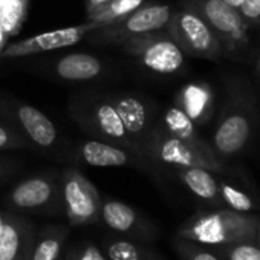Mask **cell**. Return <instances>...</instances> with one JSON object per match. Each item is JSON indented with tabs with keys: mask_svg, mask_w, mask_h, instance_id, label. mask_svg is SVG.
<instances>
[{
	"mask_svg": "<svg viewBox=\"0 0 260 260\" xmlns=\"http://www.w3.org/2000/svg\"><path fill=\"white\" fill-rule=\"evenodd\" d=\"M258 125V109L248 80L234 77L226 84L225 103L213 134L211 149L219 161L240 158L251 146Z\"/></svg>",
	"mask_w": 260,
	"mask_h": 260,
	"instance_id": "1",
	"label": "cell"
},
{
	"mask_svg": "<svg viewBox=\"0 0 260 260\" xmlns=\"http://www.w3.org/2000/svg\"><path fill=\"white\" fill-rule=\"evenodd\" d=\"M260 214L237 213L228 208H207L182 222L176 237L205 246H220L237 242H252Z\"/></svg>",
	"mask_w": 260,
	"mask_h": 260,
	"instance_id": "2",
	"label": "cell"
},
{
	"mask_svg": "<svg viewBox=\"0 0 260 260\" xmlns=\"http://www.w3.org/2000/svg\"><path fill=\"white\" fill-rule=\"evenodd\" d=\"M144 155L147 159L167 167L172 172L185 167H204L219 175L234 173L231 166L219 161L211 149H198L167 132L161 124L152 128L144 147Z\"/></svg>",
	"mask_w": 260,
	"mask_h": 260,
	"instance_id": "3",
	"label": "cell"
},
{
	"mask_svg": "<svg viewBox=\"0 0 260 260\" xmlns=\"http://www.w3.org/2000/svg\"><path fill=\"white\" fill-rule=\"evenodd\" d=\"M193 7L217 36L223 57H240L251 45V28L239 11L222 0H184Z\"/></svg>",
	"mask_w": 260,
	"mask_h": 260,
	"instance_id": "4",
	"label": "cell"
},
{
	"mask_svg": "<svg viewBox=\"0 0 260 260\" xmlns=\"http://www.w3.org/2000/svg\"><path fill=\"white\" fill-rule=\"evenodd\" d=\"M167 32L179 45L184 54L213 61L223 57L222 45L214 31L204 17L187 4H184V8L173 13Z\"/></svg>",
	"mask_w": 260,
	"mask_h": 260,
	"instance_id": "5",
	"label": "cell"
},
{
	"mask_svg": "<svg viewBox=\"0 0 260 260\" xmlns=\"http://www.w3.org/2000/svg\"><path fill=\"white\" fill-rule=\"evenodd\" d=\"M173 8L167 4H144L134 13L92 31V39L100 43H124L125 40L150 32L167 31L173 17Z\"/></svg>",
	"mask_w": 260,
	"mask_h": 260,
	"instance_id": "6",
	"label": "cell"
},
{
	"mask_svg": "<svg viewBox=\"0 0 260 260\" xmlns=\"http://www.w3.org/2000/svg\"><path fill=\"white\" fill-rule=\"evenodd\" d=\"M60 193L69 226L92 225L100 220L103 199L81 172L64 169L60 176Z\"/></svg>",
	"mask_w": 260,
	"mask_h": 260,
	"instance_id": "7",
	"label": "cell"
},
{
	"mask_svg": "<svg viewBox=\"0 0 260 260\" xmlns=\"http://www.w3.org/2000/svg\"><path fill=\"white\" fill-rule=\"evenodd\" d=\"M125 54L138 58L147 69L172 75L179 72L185 63V54L167 31L150 32L121 43Z\"/></svg>",
	"mask_w": 260,
	"mask_h": 260,
	"instance_id": "8",
	"label": "cell"
},
{
	"mask_svg": "<svg viewBox=\"0 0 260 260\" xmlns=\"http://www.w3.org/2000/svg\"><path fill=\"white\" fill-rule=\"evenodd\" d=\"M61 201L60 178L55 173H43L23 179L7 196V205L16 211H51Z\"/></svg>",
	"mask_w": 260,
	"mask_h": 260,
	"instance_id": "9",
	"label": "cell"
},
{
	"mask_svg": "<svg viewBox=\"0 0 260 260\" xmlns=\"http://www.w3.org/2000/svg\"><path fill=\"white\" fill-rule=\"evenodd\" d=\"M100 220L112 233L135 242L150 245L159 237V226L153 220L121 201H103Z\"/></svg>",
	"mask_w": 260,
	"mask_h": 260,
	"instance_id": "10",
	"label": "cell"
},
{
	"mask_svg": "<svg viewBox=\"0 0 260 260\" xmlns=\"http://www.w3.org/2000/svg\"><path fill=\"white\" fill-rule=\"evenodd\" d=\"M101 28L98 22L87 20L83 25L78 26H69L64 29H57L51 32H45L40 36L29 37L22 42H16L0 52L2 58H16V57H28L34 54H42L48 51H55V49H63L77 45L78 42L83 40L84 36L92 32L93 29Z\"/></svg>",
	"mask_w": 260,
	"mask_h": 260,
	"instance_id": "11",
	"label": "cell"
},
{
	"mask_svg": "<svg viewBox=\"0 0 260 260\" xmlns=\"http://www.w3.org/2000/svg\"><path fill=\"white\" fill-rule=\"evenodd\" d=\"M75 159L92 167H149V159L138 152L104 141H86L75 149Z\"/></svg>",
	"mask_w": 260,
	"mask_h": 260,
	"instance_id": "12",
	"label": "cell"
},
{
	"mask_svg": "<svg viewBox=\"0 0 260 260\" xmlns=\"http://www.w3.org/2000/svg\"><path fill=\"white\" fill-rule=\"evenodd\" d=\"M83 113L87 115L89 128L93 130L95 134L101 135L107 143L141 153L138 146L134 143V140L128 137L116 109L113 107L110 101H95L89 107V110Z\"/></svg>",
	"mask_w": 260,
	"mask_h": 260,
	"instance_id": "13",
	"label": "cell"
},
{
	"mask_svg": "<svg viewBox=\"0 0 260 260\" xmlns=\"http://www.w3.org/2000/svg\"><path fill=\"white\" fill-rule=\"evenodd\" d=\"M10 110L11 112L8 113L16 118L20 132L31 144L40 149H51L55 146L58 140L55 124L42 110L23 103H11Z\"/></svg>",
	"mask_w": 260,
	"mask_h": 260,
	"instance_id": "14",
	"label": "cell"
},
{
	"mask_svg": "<svg viewBox=\"0 0 260 260\" xmlns=\"http://www.w3.org/2000/svg\"><path fill=\"white\" fill-rule=\"evenodd\" d=\"M36 233L31 220L10 211L0 231V260H31Z\"/></svg>",
	"mask_w": 260,
	"mask_h": 260,
	"instance_id": "15",
	"label": "cell"
},
{
	"mask_svg": "<svg viewBox=\"0 0 260 260\" xmlns=\"http://www.w3.org/2000/svg\"><path fill=\"white\" fill-rule=\"evenodd\" d=\"M113 107L116 109L128 137L138 146L140 152L144 155L146 143L150 137V110L144 100L137 95L122 93L119 96H113L110 100ZM146 156V155H144Z\"/></svg>",
	"mask_w": 260,
	"mask_h": 260,
	"instance_id": "16",
	"label": "cell"
},
{
	"mask_svg": "<svg viewBox=\"0 0 260 260\" xmlns=\"http://www.w3.org/2000/svg\"><path fill=\"white\" fill-rule=\"evenodd\" d=\"M173 173L207 208H223L219 190V173L204 167H185L178 169Z\"/></svg>",
	"mask_w": 260,
	"mask_h": 260,
	"instance_id": "17",
	"label": "cell"
},
{
	"mask_svg": "<svg viewBox=\"0 0 260 260\" xmlns=\"http://www.w3.org/2000/svg\"><path fill=\"white\" fill-rule=\"evenodd\" d=\"M219 190L223 208L260 214V194L245 179L237 178L236 172L219 176Z\"/></svg>",
	"mask_w": 260,
	"mask_h": 260,
	"instance_id": "18",
	"label": "cell"
},
{
	"mask_svg": "<svg viewBox=\"0 0 260 260\" xmlns=\"http://www.w3.org/2000/svg\"><path fill=\"white\" fill-rule=\"evenodd\" d=\"M175 106L184 110L194 124H205L214 107V93L207 83H188L176 95Z\"/></svg>",
	"mask_w": 260,
	"mask_h": 260,
	"instance_id": "19",
	"label": "cell"
},
{
	"mask_svg": "<svg viewBox=\"0 0 260 260\" xmlns=\"http://www.w3.org/2000/svg\"><path fill=\"white\" fill-rule=\"evenodd\" d=\"M103 251L109 260H167L147 243L113 234L103 240Z\"/></svg>",
	"mask_w": 260,
	"mask_h": 260,
	"instance_id": "20",
	"label": "cell"
},
{
	"mask_svg": "<svg viewBox=\"0 0 260 260\" xmlns=\"http://www.w3.org/2000/svg\"><path fill=\"white\" fill-rule=\"evenodd\" d=\"M55 72L60 78L68 81H87L101 75L103 63L90 54L74 52L57 61Z\"/></svg>",
	"mask_w": 260,
	"mask_h": 260,
	"instance_id": "21",
	"label": "cell"
},
{
	"mask_svg": "<svg viewBox=\"0 0 260 260\" xmlns=\"http://www.w3.org/2000/svg\"><path fill=\"white\" fill-rule=\"evenodd\" d=\"M71 228L68 225H48L36 233L31 260H60Z\"/></svg>",
	"mask_w": 260,
	"mask_h": 260,
	"instance_id": "22",
	"label": "cell"
},
{
	"mask_svg": "<svg viewBox=\"0 0 260 260\" xmlns=\"http://www.w3.org/2000/svg\"><path fill=\"white\" fill-rule=\"evenodd\" d=\"M159 124L167 130V132L175 135L176 138H179V140H182V141H185V143H188L198 149H202V150L211 149V146L199 137L196 124L191 121V118L184 110H181L178 106L169 107L164 112L162 121Z\"/></svg>",
	"mask_w": 260,
	"mask_h": 260,
	"instance_id": "23",
	"label": "cell"
},
{
	"mask_svg": "<svg viewBox=\"0 0 260 260\" xmlns=\"http://www.w3.org/2000/svg\"><path fill=\"white\" fill-rule=\"evenodd\" d=\"M146 4V0H110L109 4L103 5L96 11L87 14V20L98 22L101 26L121 20L122 17L134 13Z\"/></svg>",
	"mask_w": 260,
	"mask_h": 260,
	"instance_id": "24",
	"label": "cell"
},
{
	"mask_svg": "<svg viewBox=\"0 0 260 260\" xmlns=\"http://www.w3.org/2000/svg\"><path fill=\"white\" fill-rule=\"evenodd\" d=\"M28 0H5L0 7V29L7 36L16 34L26 16Z\"/></svg>",
	"mask_w": 260,
	"mask_h": 260,
	"instance_id": "25",
	"label": "cell"
},
{
	"mask_svg": "<svg viewBox=\"0 0 260 260\" xmlns=\"http://www.w3.org/2000/svg\"><path fill=\"white\" fill-rule=\"evenodd\" d=\"M222 260H260V248L252 242H237L220 246H210Z\"/></svg>",
	"mask_w": 260,
	"mask_h": 260,
	"instance_id": "26",
	"label": "cell"
},
{
	"mask_svg": "<svg viewBox=\"0 0 260 260\" xmlns=\"http://www.w3.org/2000/svg\"><path fill=\"white\" fill-rule=\"evenodd\" d=\"M173 248L182 260H222L210 246H205V245H201L187 239L175 237Z\"/></svg>",
	"mask_w": 260,
	"mask_h": 260,
	"instance_id": "27",
	"label": "cell"
},
{
	"mask_svg": "<svg viewBox=\"0 0 260 260\" xmlns=\"http://www.w3.org/2000/svg\"><path fill=\"white\" fill-rule=\"evenodd\" d=\"M64 260H109L103 249L89 240H83L78 245H74L66 252Z\"/></svg>",
	"mask_w": 260,
	"mask_h": 260,
	"instance_id": "28",
	"label": "cell"
},
{
	"mask_svg": "<svg viewBox=\"0 0 260 260\" xmlns=\"http://www.w3.org/2000/svg\"><path fill=\"white\" fill-rule=\"evenodd\" d=\"M28 144L26 138L20 130L8 127L5 124H0V150L8 149H20Z\"/></svg>",
	"mask_w": 260,
	"mask_h": 260,
	"instance_id": "29",
	"label": "cell"
},
{
	"mask_svg": "<svg viewBox=\"0 0 260 260\" xmlns=\"http://www.w3.org/2000/svg\"><path fill=\"white\" fill-rule=\"evenodd\" d=\"M237 11L251 29L260 26V0H242Z\"/></svg>",
	"mask_w": 260,
	"mask_h": 260,
	"instance_id": "30",
	"label": "cell"
},
{
	"mask_svg": "<svg viewBox=\"0 0 260 260\" xmlns=\"http://www.w3.org/2000/svg\"><path fill=\"white\" fill-rule=\"evenodd\" d=\"M110 0H86V10H87V14L96 11L98 8H101L103 5L109 4Z\"/></svg>",
	"mask_w": 260,
	"mask_h": 260,
	"instance_id": "31",
	"label": "cell"
},
{
	"mask_svg": "<svg viewBox=\"0 0 260 260\" xmlns=\"http://www.w3.org/2000/svg\"><path fill=\"white\" fill-rule=\"evenodd\" d=\"M8 214H10V211H0V231H2V228L8 219Z\"/></svg>",
	"mask_w": 260,
	"mask_h": 260,
	"instance_id": "32",
	"label": "cell"
},
{
	"mask_svg": "<svg viewBox=\"0 0 260 260\" xmlns=\"http://www.w3.org/2000/svg\"><path fill=\"white\" fill-rule=\"evenodd\" d=\"M222 2H225L226 5H230V7H233V8H239V5L242 4V0H222Z\"/></svg>",
	"mask_w": 260,
	"mask_h": 260,
	"instance_id": "33",
	"label": "cell"
},
{
	"mask_svg": "<svg viewBox=\"0 0 260 260\" xmlns=\"http://www.w3.org/2000/svg\"><path fill=\"white\" fill-rule=\"evenodd\" d=\"M254 242L257 243V246L260 248V219H258V222H257V228H255V239H254Z\"/></svg>",
	"mask_w": 260,
	"mask_h": 260,
	"instance_id": "34",
	"label": "cell"
},
{
	"mask_svg": "<svg viewBox=\"0 0 260 260\" xmlns=\"http://www.w3.org/2000/svg\"><path fill=\"white\" fill-rule=\"evenodd\" d=\"M2 176H4V166L0 164V179H2Z\"/></svg>",
	"mask_w": 260,
	"mask_h": 260,
	"instance_id": "35",
	"label": "cell"
},
{
	"mask_svg": "<svg viewBox=\"0 0 260 260\" xmlns=\"http://www.w3.org/2000/svg\"><path fill=\"white\" fill-rule=\"evenodd\" d=\"M257 71H258V74H260V58H258V61H257Z\"/></svg>",
	"mask_w": 260,
	"mask_h": 260,
	"instance_id": "36",
	"label": "cell"
}]
</instances>
